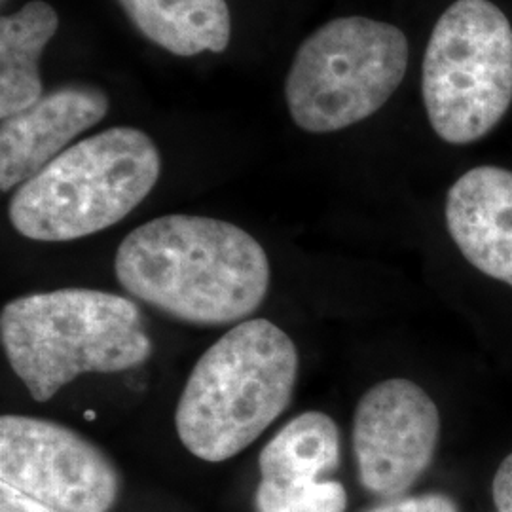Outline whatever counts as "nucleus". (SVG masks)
Masks as SVG:
<instances>
[{
  "mask_svg": "<svg viewBox=\"0 0 512 512\" xmlns=\"http://www.w3.org/2000/svg\"><path fill=\"white\" fill-rule=\"evenodd\" d=\"M0 340L12 370L38 403L82 374L131 370L152 353L135 302L95 289L19 296L2 308Z\"/></svg>",
  "mask_w": 512,
  "mask_h": 512,
  "instance_id": "obj_3",
  "label": "nucleus"
},
{
  "mask_svg": "<svg viewBox=\"0 0 512 512\" xmlns=\"http://www.w3.org/2000/svg\"><path fill=\"white\" fill-rule=\"evenodd\" d=\"M408 54L406 35L391 23L363 16L325 23L300 44L287 74L294 124L332 133L370 118L401 86Z\"/></svg>",
  "mask_w": 512,
  "mask_h": 512,
  "instance_id": "obj_6",
  "label": "nucleus"
},
{
  "mask_svg": "<svg viewBox=\"0 0 512 512\" xmlns=\"http://www.w3.org/2000/svg\"><path fill=\"white\" fill-rule=\"evenodd\" d=\"M114 272L137 300L200 327L238 325L270 289V260L249 232L226 220L165 215L129 232Z\"/></svg>",
  "mask_w": 512,
  "mask_h": 512,
  "instance_id": "obj_1",
  "label": "nucleus"
},
{
  "mask_svg": "<svg viewBox=\"0 0 512 512\" xmlns=\"http://www.w3.org/2000/svg\"><path fill=\"white\" fill-rule=\"evenodd\" d=\"M446 226L465 260L512 287V171L480 165L446 198Z\"/></svg>",
  "mask_w": 512,
  "mask_h": 512,
  "instance_id": "obj_10",
  "label": "nucleus"
},
{
  "mask_svg": "<svg viewBox=\"0 0 512 512\" xmlns=\"http://www.w3.org/2000/svg\"><path fill=\"white\" fill-rule=\"evenodd\" d=\"M160 173V150L145 131L105 129L63 150L18 186L8 217L33 241L88 238L145 202Z\"/></svg>",
  "mask_w": 512,
  "mask_h": 512,
  "instance_id": "obj_4",
  "label": "nucleus"
},
{
  "mask_svg": "<svg viewBox=\"0 0 512 512\" xmlns=\"http://www.w3.org/2000/svg\"><path fill=\"white\" fill-rule=\"evenodd\" d=\"M110 109L109 95L88 84L46 93L0 126V190L8 192L37 175L80 133L97 126Z\"/></svg>",
  "mask_w": 512,
  "mask_h": 512,
  "instance_id": "obj_9",
  "label": "nucleus"
},
{
  "mask_svg": "<svg viewBox=\"0 0 512 512\" xmlns=\"http://www.w3.org/2000/svg\"><path fill=\"white\" fill-rule=\"evenodd\" d=\"M421 95L433 131L471 145L512 103V25L490 0H456L440 16L421 65Z\"/></svg>",
  "mask_w": 512,
  "mask_h": 512,
  "instance_id": "obj_5",
  "label": "nucleus"
},
{
  "mask_svg": "<svg viewBox=\"0 0 512 512\" xmlns=\"http://www.w3.org/2000/svg\"><path fill=\"white\" fill-rule=\"evenodd\" d=\"M298 349L268 319L241 321L207 349L184 385L175 427L196 458L220 463L251 446L291 404Z\"/></svg>",
  "mask_w": 512,
  "mask_h": 512,
  "instance_id": "obj_2",
  "label": "nucleus"
},
{
  "mask_svg": "<svg viewBox=\"0 0 512 512\" xmlns=\"http://www.w3.org/2000/svg\"><path fill=\"white\" fill-rule=\"evenodd\" d=\"M492 494L497 512H512V454L495 471Z\"/></svg>",
  "mask_w": 512,
  "mask_h": 512,
  "instance_id": "obj_17",
  "label": "nucleus"
},
{
  "mask_svg": "<svg viewBox=\"0 0 512 512\" xmlns=\"http://www.w3.org/2000/svg\"><path fill=\"white\" fill-rule=\"evenodd\" d=\"M255 507L256 512H346L348 494L336 480H260Z\"/></svg>",
  "mask_w": 512,
  "mask_h": 512,
  "instance_id": "obj_14",
  "label": "nucleus"
},
{
  "mask_svg": "<svg viewBox=\"0 0 512 512\" xmlns=\"http://www.w3.org/2000/svg\"><path fill=\"white\" fill-rule=\"evenodd\" d=\"M0 482L59 512H110L120 475L109 456L57 421L0 418Z\"/></svg>",
  "mask_w": 512,
  "mask_h": 512,
  "instance_id": "obj_7",
  "label": "nucleus"
},
{
  "mask_svg": "<svg viewBox=\"0 0 512 512\" xmlns=\"http://www.w3.org/2000/svg\"><path fill=\"white\" fill-rule=\"evenodd\" d=\"M133 27L179 57L222 54L232 38L226 0H116Z\"/></svg>",
  "mask_w": 512,
  "mask_h": 512,
  "instance_id": "obj_11",
  "label": "nucleus"
},
{
  "mask_svg": "<svg viewBox=\"0 0 512 512\" xmlns=\"http://www.w3.org/2000/svg\"><path fill=\"white\" fill-rule=\"evenodd\" d=\"M368 512H459L458 505L446 494H421L384 503Z\"/></svg>",
  "mask_w": 512,
  "mask_h": 512,
  "instance_id": "obj_15",
  "label": "nucleus"
},
{
  "mask_svg": "<svg viewBox=\"0 0 512 512\" xmlns=\"http://www.w3.org/2000/svg\"><path fill=\"white\" fill-rule=\"evenodd\" d=\"M440 414L420 385L393 378L370 387L353 418L359 480L370 494H406L435 458Z\"/></svg>",
  "mask_w": 512,
  "mask_h": 512,
  "instance_id": "obj_8",
  "label": "nucleus"
},
{
  "mask_svg": "<svg viewBox=\"0 0 512 512\" xmlns=\"http://www.w3.org/2000/svg\"><path fill=\"white\" fill-rule=\"evenodd\" d=\"M0 512H59L29 495L21 494L10 484L0 482Z\"/></svg>",
  "mask_w": 512,
  "mask_h": 512,
  "instance_id": "obj_16",
  "label": "nucleus"
},
{
  "mask_svg": "<svg viewBox=\"0 0 512 512\" xmlns=\"http://www.w3.org/2000/svg\"><path fill=\"white\" fill-rule=\"evenodd\" d=\"M340 431L323 412H304L289 421L260 452L262 480L308 482L338 469Z\"/></svg>",
  "mask_w": 512,
  "mask_h": 512,
  "instance_id": "obj_13",
  "label": "nucleus"
},
{
  "mask_svg": "<svg viewBox=\"0 0 512 512\" xmlns=\"http://www.w3.org/2000/svg\"><path fill=\"white\" fill-rule=\"evenodd\" d=\"M59 16L44 0H31L0 19V118L29 109L42 97L40 55L55 37Z\"/></svg>",
  "mask_w": 512,
  "mask_h": 512,
  "instance_id": "obj_12",
  "label": "nucleus"
}]
</instances>
